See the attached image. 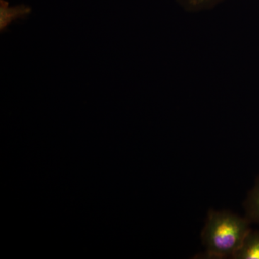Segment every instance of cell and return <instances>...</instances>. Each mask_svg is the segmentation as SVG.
<instances>
[{
  "instance_id": "cell-1",
  "label": "cell",
  "mask_w": 259,
  "mask_h": 259,
  "mask_svg": "<svg viewBox=\"0 0 259 259\" xmlns=\"http://www.w3.org/2000/svg\"><path fill=\"white\" fill-rule=\"evenodd\" d=\"M248 233L246 221L234 213L209 211L202 241L209 258H231Z\"/></svg>"
},
{
  "instance_id": "cell-3",
  "label": "cell",
  "mask_w": 259,
  "mask_h": 259,
  "mask_svg": "<svg viewBox=\"0 0 259 259\" xmlns=\"http://www.w3.org/2000/svg\"><path fill=\"white\" fill-rule=\"evenodd\" d=\"M225 0H177L184 9L189 12H199L212 9Z\"/></svg>"
},
{
  "instance_id": "cell-5",
  "label": "cell",
  "mask_w": 259,
  "mask_h": 259,
  "mask_svg": "<svg viewBox=\"0 0 259 259\" xmlns=\"http://www.w3.org/2000/svg\"><path fill=\"white\" fill-rule=\"evenodd\" d=\"M252 206H253L257 217H259V187L255 192L254 197L252 199Z\"/></svg>"
},
{
  "instance_id": "cell-4",
  "label": "cell",
  "mask_w": 259,
  "mask_h": 259,
  "mask_svg": "<svg viewBox=\"0 0 259 259\" xmlns=\"http://www.w3.org/2000/svg\"><path fill=\"white\" fill-rule=\"evenodd\" d=\"M1 3V29L4 28L11 22L12 20L16 18L18 15L27 13V8H9L5 6L4 2L3 3L2 2Z\"/></svg>"
},
{
  "instance_id": "cell-2",
  "label": "cell",
  "mask_w": 259,
  "mask_h": 259,
  "mask_svg": "<svg viewBox=\"0 0 259 259\" xmlns=\"http://www.w3.org/2000/svg\"><path fill=\"white\" fill-rule=\"evenodd\" d=\"M232 258L259 259V236H251L248 233Z\"/></svg>"
}]
</instances>
